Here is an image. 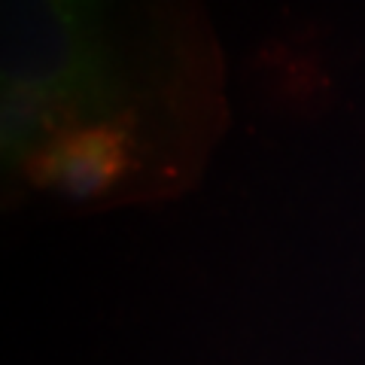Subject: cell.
<instances>
[{
	"label": "cell",
	"instance_id": "obj_1",
	"mask_svg": "<svg viewBox=\"0 0 365 365\" xmlns=\"http://www.w3.org/2000/svg\"><path fill=\"white\" fill-rule=\"evenodd\" d=\"M0 86L43 91L76 125L143 116L116 16L104 4L0 0Z\"/></svg>",
	"mask_w": 365,
	"mask_h": 365
},
{
	"label": "cell",
	"instance_id": "obj_2",
	"mask_svg": "<svg viewBox=\"0 0 365 365\" xmlns=\"http://www.w3.org/2000/svg\"><path fill=\"white\" fill-rule=\"evenodd\" d=\"M150 155L146 116H116L107 122L67 125L28 158L25 180L67 204L110 198L113 189L131 182Z\"/></svg>",
	"mask_w": 365,
	"mask_h": 365
},
{
	"label": "cell",
	"instance_id": "obj_3",
	"mask_svg": "<svg viewBox=\"0 0 365 365\" xmlns=\"http://www.w3.org/2000/svg\"><path fill=\"white\" fill-rule=\"evenodd\" d=\"M73 116L43 91L25 86H0V174L25 170L28 158Z\"/></svg>",
	"mask_w": 365,
	"mask_h": 365
}]
</instances>
